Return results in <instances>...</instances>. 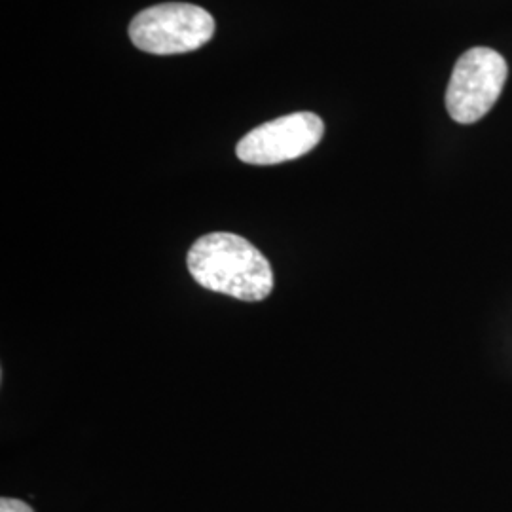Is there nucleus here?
<instances>
[{
  "label": "nucleus",
  "instance_id": "f257e3e1",
  "mask_svg": "<svg viewBox=\"0 0 512 512\" xmlns=\"http://www.w3.org/2000/svg\"><path fill=\"white\" fill-rule=\"evenodd\" d=\"M188 270L203 289L228 294L243 302H260L274 289L268 258L251 241L215 232L198 239L188 251Z\"/></svg>",
  "mask_w": 512,
  "mask_h": 512
},
{
  "label": "nucleus",
  "instance_id": "f03ea898",
  "mask_svg": "<svg viewBox=\"0 0 512 512\" xmlns=\"http://www.w3.org/2000/svg\"><path fill=\"white\" fill-rule=\"evenodd\" d=\"M215 35V19L196 4L165 2L139 12L129 25L131 42L154 55L188 54Z\"/></svg>",
  "mask_w": 512,
  "mask_h": 512
},
{
  "label": "nucleus",
  "instance_id": "7ed1b4c3",
  "mask_svg": "<svg viewBox=\"0 0 512 512\" xmlns=\"http://www.w3.org/2000/svg\"><path fill=\"white\" fill-rule=\"evenodd\" d=\"M509 67L492 48H473L461 55L446 90V110L458 124L484 118L507 82Z\"/></svg>",
  "mask_w": 512,
  "mask_h": 512
},
{
  "label": "nucleus",
  "instance_id": "20e7f679",
  "mask_svg": "<svg viewBox=\"0 0 512 512\" xmlns=\"http://www.w3.org/2000/svg\"><path fill=\"white\" fill-rule=\"evenodd\" d=\"M325 135L323 120L313 112H294L249 131L239 141L238 158L251 165H275L306 156Z\"/></svg>",
  "mask_w": 512,
  "mask_h": 512
},
{
  "label": "nucleus",
  "instance_id": "39448f33",
  "mask_svg": "<svg viewBox=\"0 0 512 512\" xmlns=\"http://www.w3.org/2000/svg\"><path fill=\"white\" fill-rule=\"evenodd\" d=\"M0 512H35L27 503L19 501V499H8L2 497L0 499Z\"/></svg>",
  "mask_w": 512,
  "mask_h": 512
}]
</instances>
